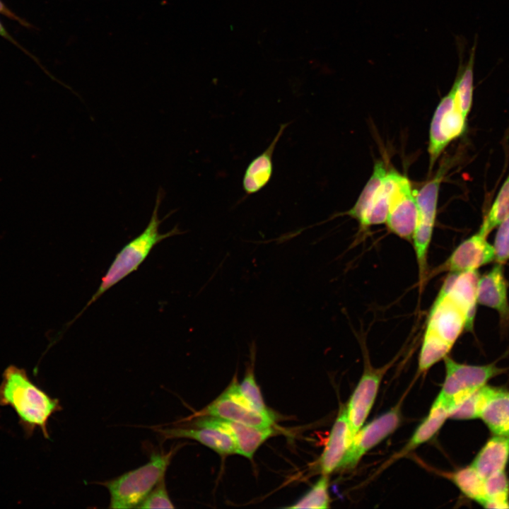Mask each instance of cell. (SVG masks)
Wrapping results in <instances>:
<instances>
[{
    "label": "cell",
    "instance_id": "1",
    "mask_svg": "<svg viewBox=\"0 0 509 509\" xmlns=\"http://www.w3.org/2000/svg\"><path fill=\"white\" fill-rule=\"evenodd\" d=\"M477 271L450 273L428 315L419 358L425 371L447 356L464 329L474 327L477 298Z\"/></svg>",
    "mask_w": 509,
    "mask_h": 509
},
{
    "label": "cell",
    "instance_id": "2",
    "mask_svg": "<svg viewBox=\"0 0 509 509\" xmlns=\"http://www.w3.org/2000/svg\"><path fill=\"white\" fill-rule=\"evenodd\" d=\"M0 406H10L14 410L27 437L40 428L46 438H49V418L62 409L57 399L51 397L34 384L24 368L14 365H9L3 372Z\"/></svg>",
    "mask_w": 509,
    "mask_h": 509
},
{
    "label": "cell",
    "instance_id": "3",
    "mask_svg": "<svg viewBox=\"0 0 509 509\" xmlns=\"http://www.w3.org/2000/svg\"><path fill=\"white\" fill-rule=\"evenodd\" d=\"M163 198V192L160 189L157 193L155 206L148 224L141 233L127 243L115 255L106 273L102 277L100 284L96 292L83 310L67 324L68 327L105 292L133 271H136L156 245L164 239L182 233L177 226H175L165 233H159L160 223L170 215V213L168 214L166 217L162 219L158 218V209Z\"/></svg>",
    "mask_w": 509,
    "mask_h": 509
},
{
    "label": "cell",
    "instance_id": "4",
    "mask_svg": "<svg viewBox=\"0 0 509 509\" xmlns=\"http://www.w3.org/2000/svg\"><path fill=\"white\" fill-rule=\"evenodd\" d=\"M173 451L153 453L145 464L103 483L109 491V508H137L155 486L165 477Z\"/></svg>",
    "mask_w": 509,
    "mask_h": 509
},
{
    "label": "cell",
    "instance_id": "5",
    "mask_svg": "<svg viewBox=\"0 0 509 509\" xmlns=\"http://www.w3.org/2000/svg\"><path fill=\"white\" fill-rule=\"evenodd\" d=\"M446 170L441 166L432 180L414 192L417 217L411 241L418 264L420 291L427 280L428 252L435 223L440 185Z\"/></svg>",
    "mask_w": 509,
    "mask_h": 509
},
{
    "label": "cell",
    "instance_id": "6",
    "mask_svg": "<svg viewBox=\"0 0 509 509\" xmlns=\"http://www.w3.org/2000/svg\"><path fill=\"white\" fill-rule=\"evenodd\" d=\"M444 360L445 378L435 401L447 407L450 414L469 396L485 385L489 379L504 370L495 363L467 365L447 356Z\"/></svg>",
    "mask_w": 509,
    "mask_h": 509
},
{
    "label": "cell",
    "instance_id": "7",
    "mask_svg": "<svg viewBox=\"0 0 509 509\" xmlns=\"http://www.w3.org/2000/svg\"><path fill=\"white\" fill-rule=\"evenodd\" d=\"M198 416L215 417L259 428L271 427L275 421L274 414H263L251 406L235 380L218 398L189 419Z\"/></svg>",
    "mask_w": 509,
    "mask_h": 509
},
{
    "label": "cell",
    "instance_id": "8",
    "mask_svg": "<svg viewBox=\"0 0 509 509\" xmlns=\"http://www.w3.org/2000/svg\"><path fill=\"white\" fill-rule=\"evenodd\" d=\"M390 172L392 184L385 223L391 233L400 238L411 241L417 217L414 192L406 176L395 170H390Z\"/></svg>",
    "mask_w": 509,
    "mask_h": 509
},
{
    "label": "cell",
    "instance_id": "9",
    "mask_svg": "<svg viewBox=\"0 0 509 509\" xmlns=\"http://www.w3.org/2000/svg\"><path fill=\"white\" fill-rule=\"evenodd\" d=\"M466 120L467 117L457 105L451 88L437 106L431 123L428 146L431 168L445 147L464 134Z\"/></svg>",
    "mask_w": 509,
    "mask_h": 509
},
{
    "label": "cell",
    "instance_id": "10",
    "mask_svg": "<svg viewBox=\"0 0 509 509\" xmlns=\"http://www.w3.org/2000/svg\"><path fill=\"white\" fill-rule=\"evenodd\" d=\"M399 423V409L394 407L360 428L349 445L339 468L354 467L366 452L394 432Z\"/></svg>",
    "mask_w": 509,
    "mask_h": 509
},
{
    "label": "cell",
    "instance_id": "11",
    "mask_svg": "<svg viewBox=\"0 0 509 509\" xmlns=\"http://www.w3.org/2000/svg\"><path fill=\"white\" fill-rule=\"evenodd\" d=\"M494 261L493 245L479 231L462 241L449 257L432 271V276L443 272L463 273L477 271Z\"/></svg>",
    "mask_w": 509,
    "mask_h": 509
},
{
    "label": "cell",
    "instance_id": "12",
    "mask_svg": "<svg viewBox=\"0 0 509 509\" xmlns=\"http://www.w3.org/2000/svg\"><path fill=\"white\" fill-rule=\"evenodd\" d=\"M189 426L213 428L229 434L236 453L252 459L258 447L274 433L271 427L259 428L211 416H198Z\"/></svg>",
    "mask_w": 509,
    "mask_h": 509
},
{
    "label": "cell",
    "instance_id": "13",
    "mask_svg": "<svg viewBox=\"0 0 509 509\" xmlns=\"http://www.w3.org/2000/svg\"><path fill=\"white\" fill-rule=\"evenodd\" d=\"M383 372L366 369L354 390L347 408L348 443L364 423L377 396Z\"/></svg>",
    "mask_w": 509,
    "mask_h": 509
},
{
    "label": "cell",
    "instance_id": "14",
    "mask_svg": "<svg viewBox=\"0 0 509 509\" xmlns=\"http://www.w3.org/2000/svg\"><path fill=\"white\" fill-rule=\"evenodd\" d=\"M508 283L503 265L496 263L479 276L477 283V303L496 310L503 327H509Z\"/></svg>",
    "mask_w": 509,
    "mask_h": 509
},
{
    "label": "cell",
    "instance_id": "15",
    "mask_svg": "<svg viewBox=\"0 0 509 509\" xmlns=\"http://www.w3.org/2000/svg\"><path fill=\"white\" fill-rule=\"evenodd\" d=\"M158 428L165 438H190L216 451L221 455L236 453V445L232 437L226 432L208 427Z\"/></svg>",
    "mask_w": 509,
    "mask_h": 509
},
{
    "label": "cell",
    "instance_id": "16",
    "mask_svg": "<svg viewBox=\"0 0 509 509\" xmlns=\"http://www.w3.org/2000/svg\"><path fill=\"white\" fill-rule=\"evenodd\" d=\"M288 123L281 124L279 129L267 148L255 157L244 172L242 187L247 194L262 190L270 181L273 174V154L281 136Z\"/></svg>",
    "mask_w": 509,
    "mask_h": 509
},
{
    "label": "cell",
    "instance_id": "17",
    "mask_svg": "<svg viewBox=\"0 0 509 509\" xmlns=\"http://www.w3.org/2000/svg\"><path fill=\"white\" fill-rule=\"evenodd\" d=\"M509 460V438H491L476 455L471 466L484 479L504 472Z\"/></svg>",
    "mask_w": 509,
    "mask_h": 509
},
{
    "label": "cell",
    "instance_id": "18",
    "mask_svg": "<svg viewBox=\"0 0 509 509\" xmlns=\"http://www.w3.org/2000/svg\"><path fill=\"white\" fill-rule=\"evenodd\" d=\"M348 431L346 411L344 408L335 420L320 458L322 474L329 475L339 468L349 447Z\"/></svg>",
    "mask_w": 509,
    "mask_h": 509
},
{
    "label": "cell",
    "instance_id": "19",
    "mask_svg": "<svg viewBox=\"0 0 509 509\" xmlns=\"http://www.w3.org/2000/svg\"><path fill=\"white\" fill-rule=\"evenodd\" d=\"M479 418L494 435L509 438V392L496 389Z\"/></svg>",
    "mask_w": 509,
    "mask_h": 509
},
{
    "label": "cell",
    "instance_id": "20",
    "mask_svg": "<svg viewBox=\"0 0 509 509\" xmlns=\"http://www.w3.org/2000/svg\"><path fill=\"white\" fill-rule=\"evenodd\" d=\"M450 414V411L447 407L435 400L428 416L416 429L409 443L402 451V455L407 453L432 438L442 427L445 420L449 418Z\"/></svg>",
    "mask_w": 509,
    "mask_h": 509
},
{
    "label": "cell",
    "instance_id": "21",
    "mask_svg": "<svg viewBox=\"0 0 509 509\" xmlns=\"http://www.w3.org/2000/svg\"><path fill=\"white\" fill-rule=\"evenodd\" d=\"M476 46H474L469 61L463 69L459 70L456 80L452 87L455 100L467 117L472 105L474 90V62Z\"/></svg>",
    "mask_w": 509,
    "mask_h": 509
},
{
    "label": "cell",
    "instance_id": "22",
    "mask_svg": "<svg viewBox=\"0 0 509 509\" xmlns=\"http://www.w3.org/2000/svg\"><path fill=\"white\" fill-rule=\"evenodd\" d=\"M451 479L465 496L483 505L486 498L485 479L474 467L469 466L455 472Z\"/></svg>",
    "mask_w": 509,
    "mask_h": 509
},
{
    "label": "cell",
    "instance_id": "23",
    "mask_svg": "<svg viewBox=\"0 0 509 509\" xmlns=\"http://www.w3.org/2000/svg\"><path fill=\"white\" fill-rule=\"evenodd\" d=\"M387 172L383 162L381 160L377 161L374 166L373 172L358 199L353 206L346 212L347 215L358 221L359 224L363 221L374 194L383 181Z\"/></svg>",
    "mask_w": 509,
    "mask_h": 509
},
{
    "label": "cell",
    "instance_id": "24",
    "mask_svg": "<svg viewBox=\"0 0 509 509\" xmlns=\"http://www.w3.org/2000/svg\"><path fill=\"white\" fill-rule=\"evenodd\" d=\"M509 217V175L501 186L491 207L478 230L487 237L502 221Z\"/></svg>",
    "mask_w": 509,
    "mask_h": 509
},
{
    "label": "cell",
    "instance_id": "25",
    "mask_svg": "<svg viewBox=\"0 0 509 509\" xmlns=\"http://www.w3.org/2000/svg\"><path fill=\"white\" fill-rule=\"evenodd\" d=\"M496 388L486 385L464 399L450 415L455 420L478 419Z\"/></svg>",
    "mask_w": 509,
    "mask_h": 509
},
{
    "label": "cell",
    "instance_id": "26",
    "mask_svg": "<svg viewBox=\"0 0 509 509\" xmlns=\"http://www.w3.org/2000/svg\"><path fill=\"white\" fill-rule=\"evenodd\" d=\"M486 498L483 506L488 508H509V481L501 472L485 479Z\"/></svg>",
    "mask_w": 509,
    "mask_h": 509
},
{
    "label": "cell",
    "instance_id": "27",
    "mask_svg": "<svg viewBox=\"0 0 509 509\" xmlns=\"http://www.w3.org/2000/svg\"><path fill=\"white\" fill-rule=\"evenodd\" d=\"M317 481L295 504L288 508H327L329 505L327 475L322 474Z\"/></svg>",
    "mask_w": 509,
    "mask_h": 509
},
{
    "label": "cell",
    "instance_id": "28",
    "mask_svg": "<svg viewBox=\"0 0 509 509\" xmlns=\"http://www.w3.org/2000/svg\"><path fill=\"white\" fill-rule=\"evenodd\" d=\"M239 388L255 410L266 414H273L267 408L264 402L260 390L255 381L252 366L248 367L243 380L239 384Z\"/></svg>",
    "mask_w": 509,
    "mask_h": 509
},
{
    "label": "cell",
    "instance_id": "29",
    "mask_svg": "<svg viewBox=\"0 0 509 509\" xmlns=\"http://www.w3.org/2000/svg\"><path fill=\"white\" fill-rule=\"evenodd\" d=\"M493 247L495 263L504 265L509 260V217L498 226Z\"/></svg>",
    "mask_w": 509,
    "mask_h": 509
},
{
    "label": "cell",
    "instance_id": "30",
    "mask_svg": "<svg viewBox=\"0 0 509 509\" xmlns=\"http://www.w3.org/2000/svg\"><path fill=\"white\" fill-rule=\"evenodd\" d=\"M163 478L151 491L137 508H174Z\"/></svg>",
    "mask_w": 509,
    "mask_h": 509
},
{
    "label": "cell",
    "instance_id": "31",
    "mask_svg": "<svg viewBox=\"0 0 509 509\" xmlns=\"http://www.w3.org/2000/svg\"><path fill=\"white\" fill-rule=\"evenodd\" d=\"M0 13L8 18L18 21L20 23L25 26H28L26 22L23 21V20L18 18L16 14H14L11 10H9L6 5L0 0Z\"/></svg>",
    "mask_w": 509,
    "mask_h": 509
},
{
    "label": "cell",
    "instance_id": "32",
    "mask_svg": "<svg viewBox=\"0 0 509 509\" xmlns=\"http://www.w3.org/2000/svg\"><path fill=\"white\" fill-rule=\"evenodd\" d=\"M0 36L6 38V40L11 41L14 45H17L18 47H20L21 49H23V47H21L18 42L14 40V39L11 36V35L6 31L4 26L2 25V23L0 21Z\"/></svg>",
    "mask_w": 509,
    "mask_h": 509
}]
</instances>
